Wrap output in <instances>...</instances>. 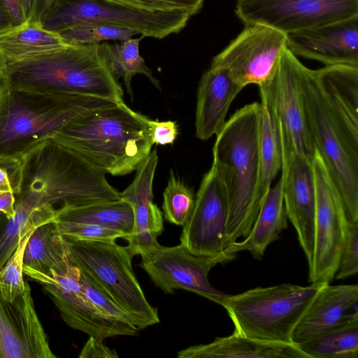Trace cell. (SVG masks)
Returning a JSON list of instances; mask_svg holds the SVG:
<instances>
[{"label":"cell","instance_id":"7bdbcfd3","mask_svg":"<svg viewBox=\"0 0 358 358\" xmlns=\"http://www.w3.org/2000/svg\"><path fill=\"white\" fill-rule=\"evenodd\" d=\"M16 199L12 192L0 193V213L3 214L7 220L13 217L15 213Z\"/></svg>","mask_w":358,"mask_h":358},{"label":"cell","instance_id":"4fadbf2b","mask_svg":"<svg viewBox=\"0 0 358 358\" xmlns=\"http://www.w3.org/2000/svg\"><path fill=\"white\" fill-rule=\"evenodd\" d=\"M236 15L285 34L319 27L358 15V0H238Z\"/></svg>","mask_w":358,"mask_h":358},{"label":"cell","instance_id":"e575fe53","mask_svg":"<svg viewBox=\"0 0 358 358\" xmlns=\"http://www.w3.org/2000/svg\"><path fill=\"white\" fill-rule=\"evenodd\" d=\"M76 44H99L101 42L123 41L137 34L133 30L111 25H86L68 29L60 34Z\"/></svg>","mask_w":358,"mask_h":358},{"label":"cell","instance_id":"d6986e66","mask_svg":"<svg viewBox=\"0 0 358 358\" xmlns=\"http://www.w3.org/2000/svg\"><path fill=\"white\" fill-rule=\"evenodd\" d=\"M78 273L79 268L71 264L67 273L55 275L41 282L64 322L73 329L103 341L124 336L122 331L87 299L79 283Z\"/></svg>","mask_w":358,"mask_h":358},{"label":"cell","instance_id":"ba28073f","mask_svg":"<svg viewBox=\"0 0 358 358\" xmlns=\"http://www.w3.org/2000/svg\"><path fill=\"white\" fill-rule=\"evenodd\" d=\"M64 238L69 260L91 276L130 317L138 330L160 322L132 268L127 246L115 241H80Z\"/></svg>","mask_w":358,"mask_h":358},{"label":"cell","instance_id":"7c38bea8","mask_svg":"<svg viewBox=\"0 0 358 358\" xmlns=\"http://www.w3.org/2000/svg\"><path fill=\"white\" fill-rule=\"evenodd\" d=\"M244 29L212 60L210 66L225 70L243 88L250 84L262 87L273 80L287 34L260 24Z\"/></svg>","mask_w":358,"mask_h":358},{"label":"cell","instance_id":"ee69618b","mask_svg":"<svg viewBox=\"0 0 358 358\" xmlns=\"http://www.w3.org/2000/svg\"><path fill=\"white\" fill-rule=\"evenodd\" d=\"M53 0H31L28 17L41 21V19Z\"/></svg>","mask_w":358,"mask_h":358},{"label":"cell","instance_id":"9c48e42d","mask_svg":"<svg viewBox=\"0 0 358 358\" xmlns=\"http://www.w3.org/2000/svg\"><path fill=\"white\" fill-rule=\"evenodd\" d=\"M191 17L182 12H146L101 0H53L43 15L44 28L61 34L86 25L103 24L158 39L180 32Z\"/></svg>","mask_w":358,"mask_h":358},{"label":"cell","instance_id":"f6af8a7d","mask_svg":"<svg viewBox=\"0 0 358 358\" xmlns=\"http://www.w3.org/2000/svg\"><path fill=\"white\" fill-rule=\"evenodd\" d=\"M13 25V20L8 13L3 0H0V30Z\"/></svg>","mask_w":358,"mask_h":358},{"label":"cell","instance_id":"4316f807","mask_svg":"<svg viewBox=\"0 0 358 358\" xmlns=\"http://www.w3.org/2000/svg\"><path fill=\"white\" fill-rule=\"evenodd\" d=\"M53 221L86 223L103 226L120 231L126 239L134 230L132 207L121 198L80 206H62Z\"/></svg>","mask_w":358,"mask_h":358},{"label":"cell","instance_id":"277c9868","mask_svg":"<svg viewBox=\"0 0 358 358\" xmlns=\"http://www.w3.org/2000/svg\"><path fill=\"white\" fill-rule=\"evenodd\" d=\"M2 80L17 90L123 101V90L103 61L99 44L74 43L50 53L6 63Z\"/></svg>","mask_w":358,"mask_h":358},{"label":"cell","instance_id":"cb8c5ba5","mask_svg":"<svg viewBox=\"0 0 358 358\" xmlns=\"http://www.w3.org/2000/svg\"><path fill=\"white\" fill-rule=\"evenodd\" d=\"M71 263L64 237L52 222L38 227L30 235L23 258V273L41 282L69 271Z\"/></svg>","mask_w":358,"mask_h":358},{"label":"cell","instance_id":"5bb4252c","mask_svg":"<svg viewBox=\"0 0 358 358\" xmlns=\"http://www.w3.org/2000/svg\"><path fill=\"white\" fill-rule=\"evenodd\" d=\"M140 255L139 266L165 294L182 289L223 306L228 294L214 288L208 275L215 265L229 262L226 257L196 256L182 244L172 247L159 244Z\"/></svg>","mask_w":358,"mask_h":358},{"label":"cell","instance_id":"f1b7e54d","mask_svg":"<svg viewBox=\"0 0 358 358\" xmlns=\"http://www.w3.org/2000/svg\"><path fill=\"white\" fill-rule=\"evenodd\" d=\"M143 38H130L113 43H99V52L111 73L117 78H122L127 93L133 98L131 80L134 76L142 74L158 89L159 81L152 75L139 52V44Z\"/></svg>","mask_w":358,"mask_h":358},{"label":"cell","instance_id":"74e56055","mask_svg":"<svg viewBox=\"0 0 358 358\" xmlns=\"http://www.w3.org/2000/svg\"><path fill=\"white\" fill-rule=\"evenodd\" d=\"M358 272V222H348L336 278L342 280Z\"/></svg>","mask_w":358,"mask_h":358},{"label":"cell","instance_id":"ac0fdd59","mask_svg":"<svg viewBox=\"0 0 358 358\" xmlns=\"http://www.w3.org/2000/svg\"><path fill=\"white\" fill-rule=\"evenodd\" d=\"M286 47L295 56L316 60L326 66H358V15L287 34Z\"/></svg>","mask_w":358,"mask_h":358},{"label":"cell","instance_id":"44dd1931","mask_svg":"<svg viewBox=\"0 0 358 358\" xmlns=\"http://www.w3.org/2000/svg\"><path fill=\"white\" fill-rule=\"evenodd\" d=\"M356 322H358V285L325 283L295 327L292 343L297 345Z\"/></svg>","mask_w":358,"mask_h":358},{"label":"cell","instance_id":"ab89813d","mask_svg":"<svg viewBox=\"0 0 358 358\" xmlns=\"http://www.w3.org/2000/svg\"><path fill=\"white\" fill-rule=\"evenodd\" d=\"M152 134V138L154 144L168 145L172 144L178 136V127L176 122L153 120L146 117Z\"/></svg>","mask_w":358,"mask_h":358},{"label":"cell","instance_id":"83f0119b","mask_svg":"<svg viewBox=\"0 0 358 358\" xmlns=\"http://www.w3.org/2000/svg\"><path fill=\"white\" fill-rule=\"evenodd\" d=\"M15 213L0 235V269L14 252L21 238L38 227L52 222L57 216V208L48 203L37 204L18 198Z\"/></svg>","mask_w":358,"mask_h":358},{"label":"cell","instance_id":"8fae6325","mask_svg":"<svg viewBox=\"0 0 358 358\" xmlns=\"http://www.w3.org/2000/svg\"><path fill=\"white\" fill-rule=\"evenodd\" d=\"M312 164L316 208L314 250L308 266V280L310 283H330L338 270L348 222L338 190L315 150Z\"/></svg>","mask_w":358,"mask_h":358},{"label":"cell","instance_id":"60d3db41","mask_svg":"<svg viewBox=\"0 0 358 358\" xmlns=\"http://www.w3.org/2000/svg\"><path fill=\"white\" fill-rule=\"evenodd\" d=\"M79 358H117L118 355L114 349L106 346L103 340L89 336L88 340L82 348Z\"/></svg>","mask_w":358,"mask_h":358},{"label":"cell","instance_id":"f35d334b","mask_svg":"<svg viewBox=\"0 0 358 358\" xmlns=\"http://www.w3.org/2000/svg\"><path fill=\"white\" fill-rule=\"evenodd\" d=\"M24 165L21 157L0 156V193L18 195L22 189Z\"/></svg>","mask_w":358,"mask_h":358},{"label":"cell","instance_id":"7a4b0ae2","mask_svg":"<svg viewBox=\"0 0 358 358\" xmlns=\"http://www.w3.org/2000/svg\"><path fill=\"white\" fill-rule=\"evenodd\" d=\"M146 117L122 101L89 110L50 138L106 174L124 176L151 152Z\"/></svg>","mask_w":358,"mask_h":358},{"label":"cell","instance_id":"f546056e","mask_svg":"<svg viewBox=\"0 0 358 358\" xmlns=\"http://www.w3.org/2000/svg\"><path fill=\"white\" fill-rule=\"evenodd\" d=\"M259 128L260 186L264 195L282 169V152L273 116L263 99Z\"/></svg>","mask_w":358,"mask_h":358},{"label":"cell","instance_id":"4dcf8cb0","mask_svg":"<svg viewBox=\"0 0 358 358\" xmlns=\"http://www.w3.org/2000/svg\"><path fill=\"white\" fill-rule=\"evenodd\" d=\"M308 358H358V322L296 345Z\"/></svg>","mask_w":358,"mask_h":358},{"label":"cell","instance_id":"c3c4849f","mask_svg":"<svg viewBox=\"0 0 358 358\" xmlns=\"http://www.w3.org/2000/svg\"><path fill=\"white\" fill-rule=\"evenodd\" d=\"M2 78H3V73H0V83L1 82Z\"/></svg>","mask_w":358,"mask_h":358},{"label":"cell","instance_id":"bcb514c9","mask_svg":"<svg viewBox=\"0 0 358 358\" xmlns=\"http://www.w3.org/2000/svg\"><path fill=\"white\" fill-rule=\"evenodd\" d=\"M21 1H22V5H23V6L24 8L25 11L28 14L29 13V8H30L31 0H21Z\"/></svg>","mask_w":358,"mask_h":358},{"label":"cell","instance_id":"3957f363","mask_svg":"<svg viewBox=\"0 0 358 358\" xmlns=\"http://www.w3.org/2000/svg\"><path fill=\"white\" fill-rule=\"evenodd\" d=\"M258 102L236 110L216 135L213 164L227 192L229 244L245 238L265 196L260 186Z\"/></svg>","mask_w":358,"mask_h":358},{"label":"cell","instance_id":"8992f818","mask_svg":"<svg viewBox=\"0 0 358 358\" xmlns=\"http://www.w3.org/2000/svg\"><path fill=\"white\" fill-rule=\"evenodd\" d=\"M120 102L94 96L40 93L0 83V156L21 157L83 113Z\"/></svg>","mask_w":358,"mask_h":358},{"label":"cell","instance_id":"2e32d148","mask_svg":"<svg viewBox=\"0 0 358 358\" xmlns=\"http://www.w3.org/2000/svg\"><path fill=\"white\" fill-rule=\"evenodd\" d=\"M35 309L31 289L13 301L0 292V358H55Z\"/></svg>","mask_w":358,"mask_h":358},{"label":"cell","instance_id":"d590c367","mask_svg":"<svg viewBox=\"0 0 358 358\" xmlns=\"http://www.w3.org/2000/svg\"><path fill=\"white\" fill-rule=\"evenodd\" d=\"M57 231L64 238L80 241H115L119 238L124 239L126 234L120 231L101 225L52 222Z\"/></svg>","mask_w":358,"mask_h":358},{"label":"cell","instance_id":"7402d4cb","mask_svg":"<svg viewBox=\"0 0 358 358\" xmlns=\"http://www.w3.org/2000/svg\"><path fill=\"white\" fill-rule=\"evenodd\" d=\"M243 88L224 69L210 67L198 87L195 113L196 136L205 141L224 126L232 101Z\"/></svg>","mask_w":358,"mask_h":358},{"label":"cell","instance_id":"ffe728a7","mask_svg":"<svg viewBox=\"0 0 358 358\" xmlns=\"http://www.w3.org/2000/svg\"><path fill=\"white\" fill-rule=\"evenodd\" d=\"M157 163L155 149L136 170L131 183L120 192V198L130 204L134 212L133 233L125 239L132 257L157 248L159 245L157 238L164 231L162 213L153 202L152 185Z\"/></svg>","mask_w":358,"mask_h":358},{"label":"cell","instance_id":"9a60e30c","mask_svg":"<svg viewBox=\"0 0 358 358\" xmlns=\"http://www.w3.org/2000/svg\"><path fill=\"white\" fill-rule=\"evenodd\" d=\"M229 205L225 187L213 166L203 176L192 214L182 226L180 244L196 256L224 257L229 246Z\"/></svg>","mask_w":358,"mask_h":358},{"label":"cell","instance_id":"836d02e7","mask_svg":"<svg viewBox=\"0 0 358 358\" xmlns=\"http://www.w3.org/2000/svg\"><path fill=\"white\" fill-rule=\"evenodd\" d=\"M34 230L21 238L14 252L0 269V292L8 301H13L25 289L23 278L24 252L29 238Z\"/></svg>","mask_w":358,"mask_h":358},{"label":"cell","instance_id":"8d00e7d4","mask_svg":"<svg viewBox=\"0 0 358 358\" xmlns=\"http://www.w3.org/2000/svg\"><path fill=\"white\" fill-rule=\"evenodd\" d=\"M129 9L146 12H182L190 17L202 8L205 0H101Z\"/></svg>","mask_w":358,"mask_h":358},{"label":"cell","instance_id":"6da1fadb","mask_svg":"<svg viewBox=\"0 0 358 358\" xmlns=\"http://www.w3.org/2000/svg\"><path fill=\"white\" fill-rule=\"evenodd\" d=\"M306 124L340 195L348 222H358V66L306 67Z\"/></svg>","mask_w":358,"mask_h":358},{"label":"cell","instance_id":"e0dca14e","mask_svg":"<svg viewBox=\"0 0 358 358\" xmlns=\"http://www.w3.org/2000/svg\"><path fill=\"white\" fill-rule=\"evenodd\" d=\"M282 195L287 216L294 226L308 266L313 259L315 221V186L312 160L292 155L281 169Z\"/></svg>","mask_w":358,"mask_h":358},{"label":"cell","instance_id":"d6a6232c","mask_svg":"<svg viewBox=\"0 0 358 358\" xmlns=\"http://www.w3.org/2000/svg\"><path fill=\"white\" fill-rule=\"evenodd\" d=\"M195 203L194 192L176 177L172 170L163 193L162 210L165 220L184 226L189 220Z\"/></svg>","mask_w":358,"mask_h":358},{"label":"cell","instance_id":"484cf974","mask_svg":"<svg viewBox=\"0 0 358 358\" xmlns=\"http://www.w3.org/2000/svg\"><path fill=\"white\" fill-rule=\"evenodd\" d=\"M74 43L43 27L29 17L22 23L0 30V54L6 63L15 62L68 48Z\"/></svg>","mask_w":358,"mask_h":358},{"label":"cell","instance_id":"7dc6e473","mask_svg":"<svg viewBox=\"0 0 358 358\" xmlns=\"http://www.w3.org/2000/svg\"><path fill=\"white\" fill-rule=\"evenodd\" d=\"M6 67V62L0 54V73H3Z\"/></svg>","mask_w":358,"mask_h":358},{"label":"cell","instance_id":"603a6c76","mask_svg":"<svg viewBox=\"0 0 358 358\" xmlns=\"http://www.w3.org/2000/svg\"><path fill=\"white\" fill-rule=\"evenodd\" d=\"M178 358H308L294 343H267L239 334L179 351Z\"/></svg>","mask_w":358,"mask_h":358},{"label":"cell","instance_id":"d4e9b609","mask_svg":"<svg viewBox=\"0 0 358 358\" xmlns=\"http://www.w3.org/2000/svg\"><path fill=\"white\" fill-rule=\"evenodd\" d=\"M287 227V216L280 178L266 194L248 235L242 241L229 244L225 255L232 259L237 252L247 250L254 259H262L267 247L279 238L280 234Z\"/></svg>","mask_w":358,"mask_h":358},{"label":"cell","instance_id":"b9f144b4","mask_svg":"<svg viewBox=\"0 0 358 358\" xmlns=\"http://www.w3.org/2000/svg\"><path fill=\"white\" fill-rule=\"evenodd\" d=\"M13 20V25L23 22L27 18V13L21 0H3Z\"/></svg>","mask_w":358,"mask_h":358},{"label":"cell","instance_id":"52a82bcc","mask_svg":"<svg viewBox=\"0 0 358 358\" xmlns=\"http://www.w3.org/2000/svg\"><path fill=\"white\" fill-rule=\"evenodd\" d=\"M285 283L227 296L222 306L237 334L267 343H292L295 327L322 286Z\"/></svg>","mask_w":358,"mask_h":358},{"label":"cell","instance_id":"30bf717a","mask_svg":"<svg viewBox=\"0 0 358 358\" xmlns=\"http://www.w3.org/2000/svg\"><path fill=\"white\" fill-rule=\"evenodd\" d=\"M305 66L289 50H282L273 80L259 87L275 122L282 152V164L296 154L313 160L315 149L306 124L303 100Z\"/></svg>","mask_w":358,"mask_h":358},{"label":"cell","instance_id":"5b68a950","mask_svg":"<svg viewBox=\"0 0 358 358\" xmlns=\"http://www.w3.org/2000/svg\"><path fill=\"white\" fill-rule=\"evenodd\" d=\"M21 158L23 180L18 198L37 204L59 205V208L120 199L105 173L50 138L34 145Z\"/></svg>","mask_w":358,"mask_h":358},{"label":"cell","instance_id":"1f68e13d","mask_svg":"<svg viewBox=\"0 0 358 358\" xmlns=\"http://www.w3.org/2000/svg\"><path fill=\"white\" fill-rule=\"evenodd\" d=\"M78 281L86 296L101 312L123 333L135 336L138 329L128 314L108 296L87 273L79 269Z\"/></svg>","mask_w":358,"mask_h":358}]
</instances>
